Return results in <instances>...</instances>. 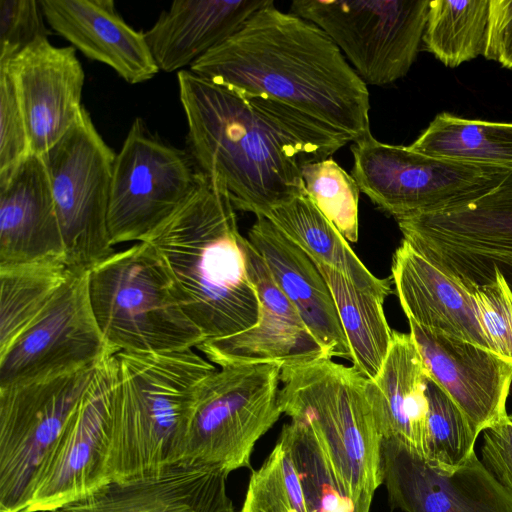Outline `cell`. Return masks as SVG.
<instances>
[{"label":"cell","mask_w":512,"mask_h":512,"mask_svg":"<svg viewBox=\"0 0 512 512\" xmlns=\"http://www.w3.org/2000/svg\"><path fill=\"white\" fill-rule=\"evenodd\" d=\"M188 153L218 179L235 210L264 216L305 193L301 166L330 158L346 134L276 100L177 73Z\"/></svg>","instance_id":"cell-1"},{"label":"cell","mask_w":512,"mask_h":512,"mask_svg":"<svg viewBox=\"0 0 512 512\" xmlns=\"http://www.w3.org/2000/svg\"><path fill=\"white\" fill-rule=\"evenodd\" d=\"M194 74L261 95L346 134H370L367 85L317 25L274 4L255 12L220 45L197 59Z\"/></svg>","instance_id":"cell-2"},{"label":"cell","mask_w":512,"mask_h":512,"mask_svg":"<svg viewBox=\"0 0 512 512\" xmlns=\"http://www.w3.org/2000/svg\"><path fill=\"white\" fill-rule=\"evenodd\" d=\"M142 241L156 251L178 302L205 340L257 323L250 243L240 234L235 208L218 179L200 172L189 198Z\"/></svg>","instance_id":"cell-3"},{"label":"cell","mask_w":512,"mask_h":512,"mask_svg":"<svg viewBox=\"0 0 512 512\" xmlns=\"http://www.w3.org/2000/svg\"><path fill=\"white\" fill-rule=\"evenodd\" d=\"M115 358L111 481L154 477L182 465L194 401L217 368L194 348L118 352Z\"/></svg>","instance_id":"cell-4"},{"label":"cell","mask_w":512,"mask_h":512,"mask_svg":"<svg viewBox=\"0 0 512 512\" xmlns=\"http://www.w3.org/2000/svg\"><path fill=\"white\" fill-rule=\"evenodd\" d=\"M279 406L308 423L354 492L373 497L382 484V437L366 395L367 379L353 366L323 357L281 369Z\"/></svg>","instance_id":"cell-5"},{"label":"cell","mask_w":512,"mask_h":512,"mask_svg":"<svg viewBox=\"0 0 512 512\" xmlns=\"http://www.w3.org/2000/svg\"><path fill=\"white\" fill-rule=\"evenodd\" d=\"M89 294L101 333L115 354L176 351L205 341L147 242L114 252L91 268Z\"/></svg>","instance_id":"cell-6"},{"label":"cell","mask_w":512,"mask_h":512,"mask_svg":"<svg viewBox=\"0 0 512 512\" xmlns=\"http://www.w3.org/2000/svg\"><path fill=\"white\" fill-rule=\"evenodd\" d=\"M281 367L225 365L200 386L190 414L182 465L250 468L257 441L278 421Z\"/></svg>","instance_id":"cell-7"},{"label":"cell","mask_w":512,"mask_h":512,"mask_svg":"<svg viewBox=\"0 0 512 512\" xmlns=\"http://www.w3.org/2000/svg\"><path fill=\"white\" fill-rule=\"evenodd\" d=\"M351 151V175L360 190L396 219L473 200L512 170L430 157L409 146L379 142L371 133L355 141Z\"/></svg>","instance_id":"cell-8"},{"label":"cell","mask_w":512,"mask_h":512,"mask_svg":"<svg viewBox=\"0 0 512 512\" xmlns=\"http://www.w3.org/2000/svg\"><path fill=\"white\" fill-rule=\"evenodd\" d=\"M99 364L0 386V512L24 511Z\"/></svg>","instance_id":"cell-9"},{"label":"cell","mask_w":512,"mask_h":512,"mask_svg":"<svg viewBox=\"0 0 512 512\" xmlns=\"http://www.w3.org/2000/svg\"><path fill=\"white\" fill-rule=\"evenodd\" d=\"M115 157L85 108L42 155L72 269L90 270L115 252L107 222Z\"/></svg>","instance_id":"cell-10"},{"label":"cell","mask_w":512,"mask_h":512,"mask_svg":"<svg viewBox=\"0 0 512 512\" xmlns=\"http://www.w3.org/2000/svg\"><path fill=\"white\" fill-rule=\"evenodd\" d=\"M428 0H294L291 13L321 28L366 85L404 77L426 28Z\"/></svg>","instance_id":"cell-11"},{"label":"cell","mask_w":512,"mask_h":512,"mask_svg":"<svg viewBox=\"0 0 512 512\" xmlns=\"http://www.w3.org/2000/svg\"><path fill=\"white\" fill-rule=\"evenodd\" d=\"M396 220L404 240L466 289L499 271L512 291V170L473 200Z\"/></svg>","instance_id":"cell-12"},{"label":"cell","mask_w":512,"mask_h":512,"mask_svg":"<svg viewBox=\"0 0 512 512\" xmlns=\"http://www.w3.org/2000/svg\"><path fill=\"white\" fill-rule=\"evenodd\" d=\"M199 178L188 151L162 141L136 118L113 164L107 216L112 244L144 240L189 198Z\"/></svg>","instance_id":"cell-13"},{"label":"cell","mask_w":512,"mask_h":512,"mask_svg":"<svg viewBox=\"0 0 512 512\" xmlns=\"http://www.w3.org/2000/svg\"><path fill=\"white\" fill-rule=\"evenodd\" d=\"M115 354L102 361L35 479L23 512H55L112 482Z\"/></svg>","instance_id":"cell-14"},{"label":"cell","mask_w":512,"mask_h":512,"mask_svg":"<svg viewBox=\"0 0 512 512\" xmlns=\"http://www.w3.org/2000/svg\"><path fill=\"white\" fill-rule=\"evenodd\" d=\"M114 354L93 313L89 270L73 269L44 312L0 355V386L97 365Z\"/></svg>","instance_id":"cell-15"},{"label":"cell","mask_w":512,"mask_h":512,"mask_svg":"<svg viewBox=\"0 0 512 512\" xmlns=\"http://www.w3.org/2000/svg\"><path fill=\"white\" fill-rule=\"evenodd\" d=\"M382 484L403 512H512V494L477 457L444 473L394 440H382Z\"/></svg>","instance_id":"cell-16"},{"label":"cell","mask_w":512,"mask_h":512,"mask_svg":"<svg viewBox=\"0 0 512 512\" xmlns=\"http://www.w3.org/2000/svg\"><path fill=\"white\" fill-rule=\"evenodd\" d=\"M8 71L26 123L32 154L42 156L74 125L85 74L73 46L41 38L11 60Z\"/></svg>","instance_id":"cell-17"},{"label":"cell","mask_w":512,"mask_h":512,"mask_svg":"<svg viewBox=\"0 0 512 512\" xmlns=\"http://www.w3.org/2000/svg\"><path fill=\"white\" fill-rule=\"evenodd\" d=\"M408 321L429 378L451 397L478 434L508 414L512 364L489 349Z\"/></svg>","instance_id":"cell-18"},{"label":"cell","mask_w":512,"mask_h":512,"mask_svg":"<svg viewBox=\"0 0 512 512\" xmlns=\"http://www.w3.org/2000/svg\"><path fill=\"white\" fill-rule=\"evenodd\" d=\"M248 257L259 298L257 323L237 334L205 340L196 348L219 367L275 363L284 368L328 357L251 244Z\"/></svg>","instance_id":"cell-19"},{"label":"cell","mask_w":512,"mask_h":512,"mask_svg":"<svg viewBox=\"0 0 512 512\" xmlns=\"http://www.w3.org/2000/svg\"><path fill=\"white\" fill-rule=\"evenodd\" d=\"M229 473L208 465H179L131 482H110L55 512H234Z\"/></svg>","instance_id":"cell-20"},{"label":"cell","mask_w":512,"mask_h":512,"mask_svg":"<svg viewBox=\"0 0 512 512\" xmlns=\"http://www.w3.org/2000/svg\"><path fill=\"white\" fill-rule=\"evenodd\" d=\"M49 26L87 58L138 84L160 70L144 32L133 29L111 0H40Z\"/></svg>","instance_id":"cell-21"},{"label":"cell","mask_w":512,"mask_h":512,"mask_svg":"<svg viewBox=\"0 0 512 512\" xmlns=\"http://www.w3.org/2000/svg\"><path fill=\"white\" fill-rule=\"evenodd\" d=\"M247 239L327 356L351 360L331 291L309 256L265 216H256Z\"/></svg>","instance_id":"cell-22"},{"label":"cell","mask_w":512,"mask_h":512,"mask_svg":"<svg viewBox=\"0 0 512 512\" xmlns=\"http://www.w3.org/2000/svg\"><path fill=\"white\" fill-rule=\"evenodd\" d=\"M391 279L408 319L490 349L471 293L447 269L402 240Z\"/></svg>","instance_id":"cell-23"},{"label":"cell","mask_w":512,"mask_h":512,"mask_svg":"<svg viewBox=\"0 0 512 512\" xmlns=\"http://www.w3.org/2000/svg\"><path fill=\"white\" fill-rule=\"evenodd\" d=\"M55 257L65 258V246L50 180L31 154L0 184V265Z\"/></svg>","instance_id":"cell-24"},{"label":"cell","mask_w":512,"mask_h":512,"mask_svg":"<svg viewBox=\"0 0 512 512\" xmlns=\"http://www.w3.org/2000/svg\"><path fill=\"white\" fill-rule=\"evenodd\" d=\"M428 372L410 333L393 331L389 352L366 382V395L383 439L424 458L427 437Z\"/></svg>","instance_id":"cell-25"},{"label":"cell","mask_w":512,"mask_h":512,"mask_svg":"<svg viewBox=\"0 0 512 512\" xmlns=\"http://www.w3.org/2000/svg\"><path fill=\"white\" fill-rule=\"evenodd\" d=\"M272 4L273 0H175L144 32L145 39L159 70L179 72Z\"/></svg>","instance_id":"cell-26"},{"label":"cell","mask_w":512,"mask_h":512,"mask_svg":"<svg viewBox=\"0 0 512 512\" xmlns=\"http://www.w3.org/2000/svg\"><path fill=\"white\" fill-rule=\"evenodd\" d=\"M314 263L328 265L346 275L358 287L386 298L391 279L374 276L360 261L348 241L305 192L266 215Z\"/></svg>","instance_id":"cell-27"},{"label":"cell","mask_w":512,"mask_h":512,"mask_svg":"<svg viewBox=\"0 0 512 512\" xmlns=\"http://www.w3.org/2000/svg\"><path fill=\"white\" fill-rule=\"evenodd\" d=\"M333 296L353 367L366 379L379 372L391 346L393 330L383 309L385 298L358 287L342 272L315 263Z\"/></svg>","instance_id":"cell-28"},{"label":"cell","mask_w":512,"mask_h":512,"mask_svg":"<svg viewBox=\"0 0 512 512\" xmlns=\"http://www.w3.org/2000/svg\"><path fill=\"white\" fill-rule=\"evenodd\" d=\"M72 271L64 257L0 265V355L38 319Z\"/></svg>","instance_id":"cell-29"},{"label":"cell","mask_w":512,"mask_h":512,"mask_svg":"<svg viewBox=\"0 0 512 512\" xmlns=\"http://www.w3.org/2000/svg\"><path fill=\"white\" fill-rule=\"evenodd\" d=\"M278 440L293 461L307 512H370L373 497L353 491L308 423L291 420L282 427Z\"/></svg>","instance_id":"cell-30"},{"label":"cell","mask_w":512,"mask_h":512,"mask_svg":"<svg viewBox=\"0 0 512 512\" xmlns=\"http://www.w3.org/2000/svg\"><path fill=\"white\" fill-rule=\"evenodd\" d=\"M409 148L439 159L512 168V123L442 112Z\"/></svg>","instance_id":"cell-31"},{"label":"cell","mask_w":512,"mask_h":512,"mask_svg":"<svg viewBox=\"0 0 512 512\" xmlns=\"http://www.w3.org/2000/svg\"><path fill=\"white\" fill-rule=\"evenodd\" d=\"M490 0H433L429 11L423 42L445 66L461 63L484 54Z\"/></svg>","instance_id":"cell-32"},{"label":"cell","mask_w":512,"mask_h":512,"mask_svg":"<svg viewBox=\"0 0 512 512\" xmlns=\"http://www.w3.org/2000/svg\"><path fill=\"white\" fill-rule=\"evenodd\" d=\"M427 437L424 460L435 470L452 473L475 453L479 434L451 399L427 378Z\"/></svg>","instance_id":"cell-33"},{"label":"cell","mask_w":512,"mask_h":512,"mask_svg":"<svg viewBox=\"0 0 512 512\" xmlns=\"http://www.w3.org/2000/svg\"><path fill=\"white\" fill-rule=\"evenodd\" d=\"M305 191L342 236L357 242L358 203L361 192L356 180L332 158L301 166Z\"/></svg>","instance_id":"cell-34"},{"label":"cell","mask_w":512,"mask_h":512,"mask_svg":"<svg viewBox=\"0 0 512 512\" xmlns=\"http://www.w3.org/2000/svg\"><path fill=\"white\" fill-rule=\"evenodd\" d=\"M241 512H307L297 471L280 440L251 472Z\"/></svg>","instance_id":"cell-35"},{"label":"cell","mask_w":512,"mask_h":512,"mask_svg":"<svg viewBox=\"0 0 512 512\" xmlns=\"http://www.w3.org/2000/svg\"><path fill=\"white\" fill-rule=\"evenodd\" d=\"M467 290L491 351L512 364V291L503 275L494 271Z\"/></svg>","instance_id":"cell-36"},{"label":"cell","mask_w":512,"mask_h":512,"mask_svg":"<svg viewBox=\"0 0 512 512\" xmlns=\"http://www.w3.org/2000/svg\"><path fill=\"white\" fill-rule=\"evenodd\" d=\"M28 131L12 79L0 66V184L31 155Z\"/></svg>","instance_id":"cell-37"},{"label":"cell","mask_w":512,"mask_h":512,"mask_svg":"<svg viewBox=\"0 0 512 512\" xmlns=\"http://www.w3.org/2000/svg\"><path fill=\"white\" fill-rule=\"evenodd\" d=\"M40 1L0 0V64L41 38H48Z\"/></svg>","instance_id":"cell-38"},{"label":"cell","mask_w":512,"mask_h":512,"mask_svg":"<svg viewBox=\"0 0 512 512\" xmlns=\"http://www.w3.org/2000/svg\"><path fill=\"white\" fill-rule=\"evenodd\" d=\"M481 461L512 494V414L484 429Z\"/></svg>","instance_id":"cell-39"},{"label":"cell","mask_w":512,"mask_h":512,"mask_svg":"<svg viewBox=\"0 0 512 512\" xmlns=\"http://www.w3.org/2000/svg\"><path fill=\"white\" fill-rule=\"evenodd\" d=\"M512 70V0H490L484 54Z\"/></svg>","instance_id":"cell-40"}]
</instances>
